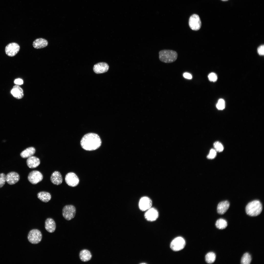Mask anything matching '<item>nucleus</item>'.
Segmentation results:
<instances>
[{
	"label": "nucleus",
	"instance_id": "obj_1",
	"mask_svg": "<svg viewBox=\"0 0 264 264\" xmlns=\"http://www.w3.org/2000/svg\"><path fill=\"white\" fill-rule=\"evenodd\" d=\"M101 144L99 136L92 133H87L82 137L80 141L82 148L87 151H93L98 148Z\"/></svg>",
	"mask_w": 264,
	"mask_h": 264
},
{
	"label": "nucleus",
	"instance_id": "obj_2",
	"mask_svg": "<svg viewBox=\"0 0 264 264\" xmlns=\"http://www.w3.org/2000/svg\"><path fill=\"white\" fill-rule=\"evenodd\" d=\"M262 210V206L259 201L255 200L249 203L245 208L247 214L251 216H256L259 215Z\"/></svg>",
	"mask_w": 264,
	"mask_h": 264
},
{
	"label": "nucleus",
	"instance_id": "obj_3",
	"mask_svg": "<svg viewBox=\"0 0 264 264\" xmlns=\"http://www.w3.org/2000/svg\"><path fill=\"white\" fill-rule=\"evenodd\" d=\"M159 59L161 62L166 63L174 62L176 59L177 54L175 51L169 50H163L159 53Z\"/></svg>",
	"mask_w": 264,
	"mask_h": 264
},
{
	"label": "nucleus",
	"instance_id": "obj_4",
	"mask_svg": "<svg viewBox=\"0 0 264 264\" xmlns=\"http://www.w3.org/2000/svg\"><path fill=\"white\" fill-rule=\"evenodd\" d=\"M42 235L41 231L39 230L34 229L32 230L29 232L27 236L29 241L33 244L38 243L41 241Z\"/></svg>",
	"mask_w": 264,
	"mask_h": 264
},
{
	"label": "nucleus",
	"instance_id": "obj_5",
	"mask_svg": "<svg viewBox=\"0 0 264 264\" xmlns=\"http://www.w3.org/2000/svg\"><path fill=\"white\" fill-rule=\"evenodd\" d=\"M76 213V208L72 205H66L62 209L63 216L67 220H70L73 219L75 216Z\"/></svg>",
	"mask_w": 264,
	"mask_h": 264
},
{
	"label": "nucleus",
	"instance_id": "obj_6",
	"mask_svg": "<svg viewBox=\"0 0 264 264\" xmlns=\"http://www.w3.org/2000/svg\"><path fill=\"white\" fill-rule=\"evenodd\" d=\"M186 242L185 240L180 237L174 239L170 243V247L173 251H177L182 249L185 247Z\"/></svg>",
	"mask_w": 264,
	"mask_h": 264
},
{
	"label": "nucleus",
	"instance_id": "obj_7",
	"mask_svg": "<svg viewBox=\"0 0 264 264\" xmlns=\"http://www.w3.org/2000/svg\"><path fill=\"white\" fill-rule=\"evenodd\" d=\"M189 25L190 28L194 31H198L200 28L201 23L199 16L197 14L192 15L190 17Z\"/></svg>",
	"mask_w": 264,
	"mask_h": 264
},
{
	"label": "nucleus",
	"instance_id": "obj_8",
	"mask_svg": "<svg viewBox=\"0 0 264 264\" xmlns=\"http://www.w3.org/2000/svg\"><path fill=\"white\" fill-rule=\"evenodd\" d=\"M43 176L42 174L39 171L33 170L29 174L28 179L31 183L36 184L42 180Z\"/></svg>",
	"mask_w": 264,
	"mask_h": 264
},
{
	"label": "nucleus",
	"instance_id": "obj_9",
	"mask_svg": "<svg viewBox=\"0 0 264 264\" xmlns=\"http://www.w3.org/2000/svg\"><path fill=\"white\" fill-rule=\"evenodd\" d=\"M20 49V46L18 44L12 43L9 44L6 46L5 51L7 55L12 57L18 53Z\"/></svg>",
	"mask_w": 264,
	"mask_h": 264
},
{
	"label": "nucleus",
	"instance_id": "obj_10",
	"mask_svg": "<svg viewBox=\"0 0 264 264\" xmlns=\"http://www.w3.org/2000/svg\"><path fill=\"white\" fill-rule=\"evenodd\" d=\"M65 181L68 186L73 187L77 186L79 182V180L77 176L72 172H69L66 175Z\"/></svg>",
	"mask_w": 264,
	"mask_h": 264
},
{
	"label": "nucleus",
	"instance_id": "obj_11",
	"mask_svg": "<svg viewBox=\"0 0 264 264\" xmlns=\"http://www.w3.org/2000/svg\"><path fill=\"white\" fill-rule=\"evenodd\" d=\"M139 207L143 211H146L151 207L152 202L149 198L144 197L140 199L139 202Z\"/></svg>",
	"mask_w": 264,
	"mask_h": 264
},
{
	"label": "nucleus",
	"instance_id": "obj_12",
	"mask_svg": "<svg viewBox=\"0 0 264 264\" xmlns=\"http://www.w3.org/2000/svg\"><path fill=\"white\" fill-rule=\"evenodd\" d=\"M158 215L157 210L155 208L151 207L146 210L144 214L145 218L150 221L156 220L158 218Z\"/></svg>",
	"mask_w": 264,
	"mask_h": 264
},
{
	"label": "nucleus",
	"instance_id": "obj_13",
	"mask_svg": "<svg viewBox=\"0 0 264 264\" xmlns=\"http://www.w3.org/2000/svg\"><path fill=\"white\" fill-rule=\"evenodd\" d=\"M109 66L105 62H100L95 64L94 66L93 70L96 74H99L104 73L107 71Z\"/></svg>",
	"mask_w": 264,
	"mask_h": 264
},
{
	"label": "nucleus",
	"instance_id": "obj_14",
	"mask_svg": "<svg viewBox=\"0 0 264 264\" xmlns=\"http://www.w3.org/2000/svg\"><path fill=\"white\" fill-rule=\"evenodd\" d=\"M19 179V175L15 172H10L6 176V181L10 185H12L16 183L18 181Z\"/></svg>",
	"mask_w": 264,
	"mask_h": 264
},
{
	"label": "nucleus",
	"instance_id": "obj_15",
	"mask_svg": "<svg viewBox=\"0 0 264 264\" xmlns=\"http://www.w3.org/2000/svg\"><path fill=\"white\" fill-rule=\"evenodd\" d=\"M45 228L48 232H54L56 229V224L54 220L51 218L47 219L45 222Z\"/></svg>",
	"mask_w": 264,
	"mask_h": 264
},
{
	"label": "nucleus",
	"instance_id": "obj_16",
	"mask_svg": "<svg viewBox=\"0 0 264 264\" xmlns=\"http://www.w3.org/2000/svg\"><path fill=\"white\" fill-rule=\"evenodd\" d=\"M50 180L54 185H58L61 184L63 181L62 177L61 174L58 171L54 172L51 176Z\"/></svg>",
	"mask_w": 264,
	"mask_h": 264
},
{
	"label": "nucleus",
	"instance_id": "obj_17",
	"mask_svg": "<svg viewBox=\"0 0 264 264\" xmlns=\"http://www.w3.org/2000/svg\"><path fill=\"white\" fill-rule=\"evenodd\" d=\"M11 92L14 98L18 99H22L24 96L23 89L18 85H15L13 87Z\"/></svg>",
	"mask_w": 264,
	"mask_h": 264
},
{
	"label": "nucleus",
	"instance_id": "obj_18",
	"mask_svg": "<svg viewBox=\"0 0 264 264\" xmlns=\"http://www.w3.org/2000/svg\"><path fill=\"white\" fill-rule=\"evenodd\" d=\"M48 44V41L45 39L39 38L36 39L33 42V47L36 49H40L45 47Z\"/></svg>",
	"mask_w": 264,
	"mask_h": 264
},
{
	"label": "nucleus",
	"instance_id": "obj_19",
	"mask_svg": "<svg viewBox=\"0 0 264 264\" xmlns=\"http://www.w3.org/2000/svg\"><path fill=\"white\" fill-rule=\"evenodd\" d=\"M40 160L38 158L33 156L28 157L26 161L27 165L31 168L37 167L40 165Z\"/></svg>",
	"mask_w": 264,
	"mask_h": 264
},
{
	"label": "nucleus",
	"instance_id": "obj_20",
	"mask_svg": "<svg viewBox=\"0 0 264 264\" xmlns=\"http://www.w3.org/2000/svg\"><path fill=\"white\" fill-rule=\"evenodd\" d=\"M230 206V203L227 201H225L219 203L217 207V211L219 214H224L227 211Z\"/></svg>",
	"mask_w": 264,
	"mask_h": 264
},
{
	"label": "nucleus",
	"instance_id": "obj_21",
	"mask_svg": "<svg viewBox=\"0 0 264 264\" xmlns=\"http://www.w3.org/2000/svg\"><path fill=\"white\" fill-rule=\"evenodd\" d=\"M79 256L80 260L83 262H87L90 260L92 257L90 252L86 249L81 250L79 253Z\"/></svg>",
	"mask_w": 264,
	"mask_h": 264
},
{
	"label": "nucleus",
	"instance_id": "obj_22",
	"mask_svg": "<svg viewBox=\"0 0 264 264\" xmlns=\"http://www.w3.org/2000/svg\"><path fill=\"white\" fill-rule=\"evenodd\" d=\"M38 198L42 201L44 202H48L51 199V196L49 192L41 191L37 194Z\"/></svg>",
	"mask_w": 264,
	"mask_h": 264
},
{
	"label": "nucleus",
	"instance_id": "obj_23",
	"mask_svg": "<svg viewBox=\"0 0 264 264\" xmlns=\"http://www.w3.org/2000/svg\"><path fill=\"white\" fill-rule=\"evenodd\" d=\"M35 150L33 147L28 148L23 151L21 153L20 155L22 158H26L32 156L35 153Z\"/></svg>",
	"mask_w": 264,
	"mask_h": 264
},
{
	"label": "nucleus",
	"instance_id": "obj_24",
	"mask_svg": "<svg viewBox=\"0 0 264 264\" xmlns=\"http://www.w3.org/2000/svg\"><path fill=\"white\" fill-rule=\"evenodd\" d=\"M215 225L217 228L220 229H222L225 228L227 226V221L223 219H220L216 221Z\"/></svg>",
	"mask_w": 264,
	"mask_h": 264
},
{
	"label": "nucleus",
	"instance_id": "obj_25",
	"mask_svg": "<svg viewBox=\"0 0 264 264\" xmlns=\"http://www.w3.org/2000/svg\"><path fill=\"white\" fill-rule=\"evenodd\" d=\"M216 258V255L214 253L209 252L206 254L205 257V260L207 263L212 264L214 262Z\"/></svg>",
	"mask_w": 264,
	"mask_h": 264
},
{
	"label": "nucleus",
	"instance_id": "obj_26",
	"mask_svg": "<svg viewBox=\"0 0 264 264\" xmlns=\"http://www.w3.org/2000/svg\"><path fill=\"white\" fill-rule=\"evenodd\" d=\"M252 258L250 255L247 253L244 254L241 260V264H249L250 263Z\"/></svg>",
	"mask_w": 264,
	"mask_h": 264
},
{
	"label": "nucleus",
	"instance_id": "obj_27",
	"mask_svg": "<svg viewBox=\"0 0 264 264\" xmlns=\"http://www.w3.org/2000/svg\"><path fill=\"white\" fill-rule=\"evenodd\" d=\"M215 150L218 152H222L224 149V147L222 144L219 142H216L213 144Z\"/></svg>",
	"mask_w": 264,
	"mask_h": 264
},
{
	"label": "nucleus",
	"instance_id": "obj_28",
	"mask_svg": "<svg viewBox=\"0 0 264 264\" xmlns=\"http://www.w3.org/2000/svg\"><path fill=\"white\" fill-rule=\"evenodd\" d=\"M216 107L219 110L224 109L225 107V101L224 100L222 99H219L216 105Z\"/></svg>",
	"mask_w": 264,
	"mask_h": 264
},
{
	"label": "nucleus",
	"instance_id": "obj_29",
	"mask_svg": "<svg viewBox=\"0 0 264 264\" xmlns=\"http://www.w3.org/2000/svg\"><path fill=\"white\" fill-rule=\"evenodd\" d=\"M216 155V151L213 149H211L209 154L207 156L208 158L212 159L214 158Z\"/></svg>",
	"mask_w": 264,
	"mask_h": 264
},
{
	"label": "nucleus",
	"instance_id": "obj_30",
	"mask_svg": "<svg viewBox=\"0 0 264 264\" xmlns=\"http://www.w3.org/2000/svg\"><path fill=\"white\" fill-rule=\"evenodd\" d=\"M6 181V175L5 174L3 173L0 174V188L4 186Z\"/></svg>",
	"mask_w": 264,
	"mask_h": 264
},
{
	"label": "nucleus",
	"instance_id": "obj_31",
	"mask_svg": "<svg viewBox=\"0 0 264 264\" xmlns=\"http://www.w3.org/2000/svg\"><path fill=\"white\" fill-rule=\"evenodd\" d=\"M208 77L209 80L211 81L215 82L217 79V75L214 73L209 74L208 76Z\"/></svg>",
	"mask_w": 264,
	"mask_h": 264
},
{
	"label": "nucleus",
	"instance_id": "obj_32",
	"mask_svg": "<svg viewBox=\"0 0 264 264\" xmlns=\"http://www.w3.org/2000/svg\"><path fill=\"white\" fill-rule=\"evenodd\" d=\"M264 45H262L260 46L258 48L257 52L258 54L261 55H263L264 53Z\"/></svg>",
	"mask_w": 264,
	"mask_h": 264
},
{
	"label": "nucleus",
	"instance_id": "obj_33",
	"mask_svg": "<svg viewBox=\"0 0 264 264\" xmlns=\"http://www.w3.org/2000/svg\"><path fill=\"white\" fill-rule=\"evenodd\" d=\"M14 83L16 85H21L23 84V81L22 79L18 78L14 80Z\"/></svg>",
	"mask_w": 264,
	"mask_h": 264
},
{
	"label": "nucleus",
	"instance_id": "obj_34",
	"mask_svg": "<svg viewBox=\"0 0 264 264\" xmlns=\"http://www.w3.org/2000/svg\"><path fill=\"white\" fill-rule=\"evenodd\" d=\"M183 75L185 78L188 79H191L192 78V75L190 73H184Z\"/></svg>",
	"mask_w": 264,
	"mask_h": 264
},
{
	"label": "nucleus",
	"instance_id": "obj_35",
	"mask_svg": "<svg viewBox=\"0 0 264 264\" xmlns=\"http://www.w3.org/2000/svg\"><path fill=\"white\" fill-rule=\"evenodd\" d=\"M222 0V1H226L228 0Z\"/></svg>",
	"mask_w": 264,
	"mask_h": 264
}]
</instances>
